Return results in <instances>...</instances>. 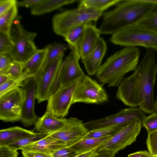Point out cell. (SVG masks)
Listing matches in <instances>:
<instances>
[{
	"label": "cell",
	"mask_w": 157,
	"mask_h": 157,
	"mask_svg": "<svg viewBox=\"0 0 157 157\" xmlns=\"http://www.w3.org/2000/svg\"><path fill=\"white\" fill-rule=\"evenodd\" d=\"M113 10L105 13L98 29L101 34H113L135 24L155 5L143 0H121Z\"/></svg>",
	"instance_id": "6da1fadb"
},
{
	"label": "cell",
	"mask_w": 157,
	"mask_h": 157,
	"mask_svg": "<svg viewBox=\"0 0 157 157\" xmlns=\"http://www.w3.org/2000/svg\"><path fill=\"white\" fill-rule=\"evenodd\" d=\"M140 52L136 47H127L108 57L96 74L98 81L109 87H116L121 83L124 75L135 70Z\"/></svg>",
	"instance_id": "7a4b0ae2"
},
{
	"label": "cell",
	"mask_w": 157,
	"mask_h": 157,
	"mask_svg": "<svg viewBox=\"0 0 157 157\" xmlns=\"http://www.w3.org/2000/svg\"><path fill=\"white\" fill-rule=\"evenodd\" d=\"M155 51L148 49L135 70L137 75L139 108L149 114L155 112L153 90L157 73Z\"/></svg>",
	"instance_id": "3957f363"
},
{
	"label": "cell",
	"mask_w": 157,
	"mask_h": 157,
	"mask_svg": "<svg viewBox=\"0 0 157 157\" xmlns=\"http://www.w3.org/2000/svg\"><path fill=\"white\" fill-rule=\"evenodd\" d=\"M36 35V33L25 29L21 23L20 17H17L10 33L13 44L10 53L14 60L24 63L37 51L34 42Z\"/></svg>",
	"instance_id": "277c9868"
},
{
	"label": "cell",
	"mask_w": 157,
	"mask_h": 157,
	"mask_svg": "<svg viewBox=\"0 0 157 157\" xmlns=\"http://www.w3.org/2000/svg\"><path fill=\"white\" fill-rule=\"evenodd\" d=\"M103 13L77 8L56 14L52 19V28L57 35L64 36L70 30L82 24L96 21Z\"/></svg>",
	"instance_id": "5b68a950"
},
{
	"label": "cell",
	"mask_w": 157,
	"mask_h": 157,
	"mask_svg": "<svg viewBox=\"0 0 157 157\" xmlns=\"http://www.w3.org/2000/svg\"><path fill=\"white\" fill-rule=\"evenodd\" d=\"M110 40L115 45L126 47L141 46L157 50V33L135 24L112 34Z\"/></svg>",
	"instance_id": "8992f818"
},
{
	"label": "cell",
	"mask_w": 157,
	"mask_h": 157,
	"mask_svg": "<svg viewBox=\"0 0 157 157\" xmlns=\"http://www.w3.org/2000/svg\"><path fill=\"white\" fill-rule=\"evenodd\" d=\"M108 99V95L102 86L85 75L79 81L72 103L99 104L107 101Z\"/></svg>",
	"instance_id": "52a82bcc"
},
{
	"label": "cell",
	"mask_w": 157,
	"mask_h": 157,
	"mask_svg": "<svg viewBox=\"0 0 157 157\" xmlns=\"http://www.w3.org/2000/svg\"><path fill=\"white\" fill-rule=\"evenodd\" d=\"M145 117L144 112L139 108H130L121 110L116 114L83 124L90 131L116 125L127 124L137 120L142 123Z\"/></svg>",
	"instance_id": "ba28073f"
},
{
	"label": "cell",
	"mask_w": 157,
	"mask_h": 157,
	"mask_svg": "<svg viewBox=\"0 0 157 157\" xmlns=\"http://www.w3.org/2000/svg\"><path fill=\"white\" fill-rule=\"evenodd\" d=\"M22 93V111L21 121L25 127L34 124L37 120L34 110L36 98L37 82L34 76L25 78L19 86Z\"/></svg>",
	"instance_id": "9c48e42d"
},
{
	"label": "cell",
	"mask_w": 157,
	"mask_h": 157,
	"mask_svg": "<svg viewBox=\"0 0 157 157\" xmlns=\"http://www.w3.org/2000/svg\"><path fill=\"white\" fill-rule=\"evenodd\" d=\"M79 80L64 86H60L50 95L46 111L58 118H64L72 105L74 93Z\"/></svg>",
	"instance_id": "30bf717a"
},
{
	"label": "cell",
	"mask_w": 157,
	"mask_h": 157,
	"mask_svg": "<svg viewBox=\"0 0 157 157\" xmlns=\"http://www.w3.org/2000/svg\"><path fill=\"white\" fill-rule=\"evenodd\" d=\"M141 124V121L137 120L125 125L97 151L106 150L116 154L136 141L140 132Z\"/></svg>",
	"instance_id": "8fae6325"
},
{
	"label": "cell",
	"mask_w": 157,
	"mask_h": 157,
	"mask_svg": "<svg viewBox=\"0 0 157 157\" xmlns=\"http://www.w3.org/2000/svg\"><path fill=\"white\" fill-rule=\"evenodd\" d=\"M22 95L20 87L0 96V119L5 122L21 121Z\"/></svg>",
	"instance_id": "7c38bea8"
},
{
	"label": "cell",
	"mask_w": 157,
	"mask_h": 157,
	"mask_svg": "<svg viewBox=\"0 0 157 157\" xmlns=\"http://www.w3.org/2000/svg\"><path fill=\"white\" fill-rule=\"evenodd\" d=\"M64 54L50 63L37 81L36 99L38 103L48 100L56 79Z\"/></svg>",
	"instance_id": "4fadbf2b"
},
{
	"label": "cell",
	"mask_w": 157,
	"mask_h": 157,
	"mask_svg": "<svg viewBox=\"0 0 157 157\" xmlns=\"http://www.w3.org/2000/svg\"><path fill=\"white\" fill-rule=\"evenodd\" d=\"M88 132L82 120L70 117L60 129L50 135L70 147L82 139Z\"/></svg>",
	"instance_id": "5bb4252c"
},
{
	"label": "cell",
	"mask_w": 157,
	"mask_h": 157,
	"mask_svg": "<svg viewBox=\"0 0 157 157\" xmlns=\"http://www.w3.org/2000/svg\"><path fill=\"white\" fill-rule=\"evenodd\" d=\"M78 61L74 53L71 52L62 61L59 73L60 86L70 84L85 76L79 65Z\"/></svg>",
	"instance_id": "9a60e30c"
},
{
	"label": "cell",
	"mask_w": 157,
	"mask_h": 157,
	"mask_svg": "<svg viewBox=\"0 0 157 157\" xmlns=\"http://www.w3.org/2000/svg\"><path fill=\"white\" fill-rule=\"evenodd\" d=\"M116 97L131 108L139 106L137 75L136 71L131 75L123 79L118 86Z\"/></svg>",
	"instance_id": "2e32d148"
},
{
	"label": "cell",
	"mask_w": 157,
	"mask_h": 157,
	"mask_svg": "<svg viewBox=\"0 0 157 157\" xmlns=\"http://www.w3.org/2000/svg\"><path fill=\"white\" fill-rule=\"evenodd\" d=\"M106 50V43L104 39L100 37L94 49L85 59L82 60L89 75L96 74L101 65V62Z\"/></svg>",
	"instance_id": "e0dca14e"
},
{
	"label": "cell",
	"mask_w": 157,
	"mask_h": 157,
	"mask_svg": "<svg viewBox=\"0 0 157 157\" xmlns=\"http://www.w3.org/2000/svg\"><path fill=\"white\" fill-rule=\"evenodd\" d=\"M66 147L68 146L66 144L49 134L38 141L23 147L20 150L25 151L52 154L56 151Z\"/></svg>",
	"instance_id": "ac0fdd59"
},
{
	"label": "cell",
	"mask_w": 157,
	"mask_h": 157,
	"mask_svg": "<svg viewBox=\"0 0 157 157\" xmlns=\"http://www.w3.org/2000/svg\"><path fill=\"white\" fill-rule=\"evenodd\" d=\"M67 119L57 117L47 111L38 118L34 124L38 133L51 134L57 131L65 124Z\"/></svg>",
	"instance_id": "d6986e66"
},
{
	"label": "cell",
	"mask_w": 157,
	"mask_h": 157,
	"mask_svg": "<svg viewBox=\"0 0 157 157\" xmlns=\"http://www.w3.org/2000/svg\"><path fill=\"white\" fill-rule=\"evenodd\" d=\"M98 29L91 22L86 27L79 47V53L82 60L85 59L94 49L100 38Z\"/></svg>",
	"instance_id": "ffe728a7"
},
{
	"label": "cell",
	"mask_w": 157,
	"mask_h": 157,
	"mask_svg": "<svg viewBox=\"0 0 157 157\" xmlns=\"http://www.w3.org/2000/svg\"><path fill=\"white\" fill-rule=\"evenodd\" d=\"M36 133L33 131L18 126L1 129L0 131V146H7Z\"/></svg>",
	"instance_id": "44dd1931"
},
{
	"label": "cell",
	"mask_w": 157,
	"mask_h": 157,
	"mask_svg": "<svg viewBox=\"0 0 157 157\" xmlns=\"http://www.w3.org/2000/svg\"><path fill=\"white\" fill-rule=\"evenodd\" d=\"M112 137L108 136L100 138L82 139L70 147L78 155L92 150L97 151Z\"/></svg>",
	"instance_id": "7402d4cb"
},
{
	"label": "cell",
	"mask_w": 157,
	"mask_h": 157,
	"mask_svg": "<svg viewBox=\"0 0 157 157\" xmlns=\"http://www.w3.org/2000/svg\"><path fill=\"white\" fill-rule=\"evenodd\" d=\"M88 23L82 24L72 29L63 36L71 52L74 53L78 60L81 58L79 51L80 44L85 27Z\"/></svg>",
	"instance_id": "603a6c76"
},
{
	"label": "cell",
	"mask_w": 157,
	"mask_h": 157,
	"mask_svg": "<svg viewBox=\"0 0 157 157\" xmlns=\"http://www.w3.org/2000/svg\"><path fill=\"white\" fill-rule=\"evenodd\" d=\"M46 52L45 48L38 49L25 63L22 64V75L27 77L34 76L40 68Z\"/></svg>",
	"instance_id": "cb8c5ba5"
},
{
	"label": "cell",
	"mask_w": 157,
	"mask_h": 157,
	"mask_svg": "<svg viewBox=\"0 0 157 157\" xmlns=\"http://www.w3.org/2000/svg\"><path fill=\"white\" fill-rule=\"evenodd\" d=\"M46 48V52L43 62L39 70L34 75L37 82L47 66L57 57L64 54V52L67 49L65 45L60 43L50 44Z\"/></svg>",
	"instance_id": "d4e9b609"
},
{
	"label": "cell",
	"mask_w": 157,
	"mask_h": 157,
	"mask_svg": "<svg viewBox=\"0 0 157 157\" xmlns=\"http://www.w3.org/2000/svg\"><path fill=\"white\" fill-rule=\"evenodd\" d=\"M77 1L76 0H43L36 6L31 8V13L33 15H41Z\"/></svg>",
	"instance_id": "484cf974"
},
{
	"label": "cell",
	"mask_w": 157,
	"mask_h": 157,
	"mask_svg": "<svg viewBox=\"0 0 157 157\" xmlns=\"http://www.w3.org/2000/svg\"><path fill=\"white\" fill-rule=\"evenodd\" d=\"M121 0H82L78 8L90 9L102 12L110 7L117 4Z\"/></svg>",
	"instance_id": "4316f807"
},
{
	"label": "cell",
	"mask_w": 157,
	"mask_h": 157,
	"mask_svg": "<svg viewBox=\"0 0 157 157\" xmlns=\"http://www.w3.org/2000/svg\"><path fill=\"white\" fill-rule=\"evenodd\" d=\"M17 7L16 4L0 15V32L10 35L13 22L17 17Z\"/></svg>",
	"instance_id": "83f0119b"
},
{
	"label": "cell",
	"mask_w": 157,
	"mask_h": 157,
	"mask_svg": "<svg viewBox=\"0 0 157 157\" xmlns=\"http://www.w3.org/2000/svg\"><path fill=\"white\" fill-rule=\"evenodd\" d=\"M136 26L157 33V5L137 22Z\"/></svg>",
	"instance_id": "f1b7e54d"
},
{
	"label": "cell",
	"mask_w": 157,
	"mask_h": 157,
	"mask_svg": "<svg viewBox=\"0 0 157 157\" xmlns=\"http://www.w3.org/2000/svg\"><path fill=\"white\" fill-rule=\"evenodd\" d=\"M126 124L116 125L89 131L83 139L100 138L113 136Z\"/></svg>",
	"instance_id": "f546056e"
},
{
	"label": "cell",
	"mask_w": 157,
	"mask_h": 157,
	"mask_svg": "<svg viewBox=\"0 0 157 157\" xmlns=\"http://www.w3.org/2000/svg\"><path fill=\"white\" fill-rule=\"evenodd\" d=\"M22 63L13 60L4 70L0 71V74L7 76L10 79H17L22 76Z\"/></svg>",
	"instance_id": "4dcf8cb0"
},
{
	"label": "cell",
	"mask_w": 157,
	"mask_h": 157,
	"mask_svg": "<svg viewBox=\"0 0 157 157\" xmlns=\"http://www.w3.org/2000/svg\"><path fill=\"white\" fill-rule=\"evenodd\" d=\"M48 135L37 132L33 135L23 138L6 146L17 150H20L23 147L38 141Z\"/></svg>",
	"instance_id": "1f68e13d"
},
{
	"label": "cell",
	"mask_w": 157,
	"mask_h": 157,
	"mask_svg": "<svg viewBox=\"0 0 157 157\" xmlns=\"http://www.w3.org/2000/svg\"><path fill=\"white\" fill-rule=\"evenodd\" d=\"M27 77L22 75L18 79H9L6 82L0 85V96L8 92L19 87L22 81Z\"/></svg>",
	"instance_id": "d6a6232c"
},
{
	"label": "cell",
	"mask_w": 157,
	"mask_h": 157,
	"mask_svg": "<svg viewBox=\"0 0 157 157\" xmlns=\"http://www.w3.org/2000/svg\"><path fill=\"white\" fill-rule=\"evenodd\" d=\"M142 124L147 130L148 134L157 130V113L155 112L145 117Z\"/></svg>",
	"instance_id": "836d02e7"
},
{
	"label": "cell",
	"mask_w": 157,
	"mask_h": 157,
	"mask_svg": "<svg viewBox=\"0 0 157 157\" xmlns=\"http://www.w3.org/2000/svg\"><path fill=\"white\" fill-rule=\"evenodd\" d=\"M13 46L10 35L0 32V54L10 53Z\"/></svg>",
	"instance_id": "e575fe53"
},
{
	"label": "cell",
	"mask_w": 157,
	"mask_h": 157,
	"mask_svg": "<svg viewBox=\"0 0 157 157\" xmlns=\"http://www.w3.org/2000/svg\"><path fill=\"white\" fill-rule=\"evenodd\" d=\"M146 143L148 151L153 155L157 154V130L148 134Z\"/></svg>",
	"instance_id": "d590c367"
},
{
	"label": "cell",
	"mask_w": 157,
	"mask_h": 157,
	"mask_svg": "<svg viewBox=\"0 0 157 157\" xmlns=\"http://www.w3.org/2000/svg\"><path fill=\"white\" fill-rule=\"evenodd\" d=\"M52 155L53 157H74L78 154L70 146L61 148Z\"/></svg>",
	"instance_id": "8d00e7d4"
},
{
	"label": "cell",
	"mask_w": 157,
	"mask_h": 157,
	"mask_svg": "<svg viewBox=\"0 0 157 157\" xmlns=\"http://www.w3.org/2000/svg\"><path fill=\"white\" fill-rule=\"evenodd\" d=\"M17 150L8 146H0V157H18Z\"/></svg>",
	"instance_id": "74e56055"
},
{
	"label": "cell",
	"mask_w": 157,
	"mask_h": 157,
	"mask_svg": "<svg viewBox=\"0 0 157 157\" xmlns=\"http://www.w3.org/2000/svg\"><path fill=\"white\" fill-rule=\"evenodd\" d=\"M13 60L10 53L0 54V71L5 68Z\"/></svg>",
	"instance_id": "f35d334b"
},
{
	"label": "cell",
	"mask_w": 157,
	"mask_h": 157,
	"mask_svg": "<svg viewBox=\"0 0 157 157\" xmlns=\"http://www.w3.org/2000/svg\"><path fill=\"white\" fill-rule=\"evenodd\" d=\"M17 1L16 0H0V15L9 10L16 4Z\"/></svg>",
	"instance_id": "ab89813d"
},
{
	"label": "cell",
	"mask_w": 157,
	"mask_h": 157,
	"mask_svg": "<svg viewBox=\"0 0 157 157\" xmlns=\"http://www.w3.org/2000/svg\"><path fill=\"white\" fill-rule=\"evenodd\" d=\"M43 0H24L17 1V6L31 8L35 6Z\"/></svg>",
	"instance_id": "60d3db41"
},
{
	"label": "cell",
	"mask_w": 157,
	"mask_h": 157,
	"mask_svg": "<svg viewBox=\"0 0 157 157\" xmlns=\"http://www.w3.org/2000/svg\"><path fill=\"white\" fill-rule=\"evenodd\" d=\"M23 157H53L52 154L43 153L21 151Z\"/></svg>",
	"instance_id": "b9f144b4"
},
{
	"label": "cell",
	"mask_w": 157,
	"mask_h": 157,
	"mask_svg": "<svg viewBox=\"0 0 157 157\" xmlns=\"http://www.w3.org/2000/svg\"><path fill=\"white\" fill-rule=\"evenodd\" d=\"M128 157H154V156L148 151H140L129 154Z\"/></svg>",
	"instance_id": "7bdbcfd3"
},
{
	"label": "cell",
	"mask_w": 157,
	"mask_h": 157,
	"mask_svg": "<svg viewBox=\"0 0 157 157\" xmlns=\"http://www.w3.org/2000/svg\"><path fill=\"white\" fill-rule=\"evenodd\" d=\"M97 152V154L94 157H114L116 155L106 150H103Z\"/></svg>",
	"instance_id": "ee69618b"
},
{
	"label": "cell",
	"mask_w": 157,
	"mask_h": 157,
	"mask_svg": "<svg viewBox=\"0 0 157 157\" xmlns=\"http://www.w3.org/2000/svg\"><path fill=\"white\" fill-rule=\"evenodd\" d=\"M97 153V151L92 150L78 155L74 157H94Z\"/></svg>",
	"instance_id": "f6af8a7d"
},
{
	"label": "cell",
	"mask_w": 157,
	"mask_h": 157,
	"mask_svg": "<svg viewBox=\"0 0 157 157\" xmlns=\"http://www.w3.org/2000/svg\"><path fill=\"white\" fill-rule=\"evenodd\" d=\"M9 79V78L6 75L0 74V85L5 83Z\"/></svg>",
	"instance_id": "bcb514c9"
},
{
	"label": "cell",
	"mask_w": 157,
	"mask_h": 157,
	"mask_svg": "<svg viewBox=\"0 0 157 157\" xmlns=\"http://www.w3.org/2000/svg\"><path fill=\"white\" fill-rule=\"evenodd\" d=\"M144 1L157 5V0H143Z\"/></svg>",
	"instance_id": "7dc6e473"
},
{
	"label": "cell",
	"mask_w": 157,
	"mask_h": 157,
	"mask_svg": "<svg viewBox=\"0 0 157 157\" xmlns=\"http://www.w3.org/2000/svg\"><path fill=\"white\" fill-rule=\"evenodd\" d=\"M157 108V96L156 98V100L155 102V110Z\"/></svg>",
	"instance_id": "c3c4849f"
},
{
	"label": "cell",
	"mask_w": 157,
	"mask_h": 157,
	"mask_svg": "<svg viewBox=\"0 0 157 157\" xmlns=\"http://www.w3.org/2000/svg\"><path fill=\"white\" fill-rule=\"evenodd\" d=\"M155 112L157 113V108L155 110Z\"/></svg>",
	"instance_id": "681fc988"
},
{
	"label": "cell",
	"mask_w": 157,
	"mask_h": 157,
	"mask_svg": "<svg viewBox=\"0 0 157 157\" xmlns=\"http://www.w3.org/2000/svg\"><path fill=\"white\" fill-rule=\"evenodd\" d=\"M154 157H157V154L155 155H153Z\"/></svg>",
	"instance_id": "f907efd6"
}]
</instances>
